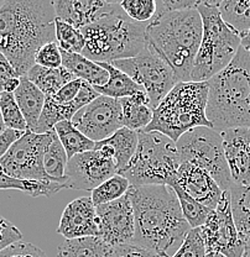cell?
Wrapping results in <instances>:
<instances>
[{
	"label": "cell",
	"instance_id": "1",
	"mask_svg": "<svg viewBox=\"0 0 250 257\" xmlns=\"http://www.w3.org/2000/svg\"><path fill=\"white\" fill-rule=\"evenodd\" d=\"M126 195L134 210L133 243L171 257L191 230L174 189L170 186H130Z\"/></svg>",
	"mask_w": 250,
	"mask_h": 257
},
{
	"label": "cell",
	"instance_id": "2",
	"mask_svg": "<svg viewBox=\"0 0 250 257\" xmlns=\"http://www.w3.org/2000/svg\"><path fill=\"white\" fill-rule=\"evenodd\" d=\"M55 20V8L50 0H8L2 4V53L20 77L35 66V55L40 48L56 42Z\"/></svg>",
	"mask_w": 250,
	"mask_h": 257
},
{
	"label": "cell",
	"instance_id": "3",
	"mask_svg": "<svg viewBox=\"0 0 250 257\" xmlns=\"http://www.w3.org/2000/svg\"><path fill=\"white\" fill-rule=\"evenodd\" d=\"M202 32L197 7L188 8L154 16L146 26V41L168 62L179 82H190Z\"/></svg>",
	"mask_w": 250,
	"mask_h": 257
},
{
	"label": "cell",
	"instance_id": "4",
	"mask_svg": "<svg viewBox=\"0 0 250 257\" xmlns=\"http://www.w3.org/2000/svg\"><path fill=\"white\" fill-rule=\"evenodd\" d=\"M206 116L218 133L250 127V53L239 47L223 71L207 82Z\"/></svg>",
	"mask_w": 250,
	"mask_h": 257
},
{
	"label": "cell",
	"instance_id": "5",
	"mask_svg": "<svg viewBox=\"0 0 250 257\" xmlns=\"http://www.w3.org/2000/svg\"><path fill=\"white\" fill-rule=\"evenodd\" d=\"M146 26L129 19L119 4L114 12L80 30L86 41L82 55L98 63L135 57L147 45Z\"/></svg>",
	"mask_w": 250,
	"mask_h": 257
},
{
	"label": "cell",
	"instance_id": "6",
	"mask_svg": "<svg viewBox=\"0 0 250 257\" xmlns=\"http://www.w3.org/2000/svg\"><path fill=\"white\" fill-rule=\"evenodd\" d=\"M207 98V82H179L154 109L151 122L142 131H156L176 143L195 127L212 128L206 116Z\"/></svg>",
	"mask_w": 250,
	"mask_h": 257
},
{
	"label": "cell",
	"instance_id": "7",
	"mask_svg": "<svg viewBox=\"0 0 250 257\" xmlns=\"http://www.w3.org/2000/svg\"><path fill=\"white\" fill-rule=\"evenodd\" d=\"M217 4L218 0H203L197 5L203 32L191 82H208L232 62L240 47V37L223 21Z\"/></svg>",
	"mask_w": 250,
	"mask_h": 257
},
{
	"label": "cell",
	"instance_id": "8",
	"mask_svg": "<svg viewBox=\"0 0 250 257\" xmlns=\"http://www.w3.org/2000/svg\"><path fill=\"white\" fill-rule=\"evenodd\" d=\"M139 143L130 162L118 172L131 187L170 186L181 161L176 143L156 131H138Z\"/></svg>",
	"mask_w": 250,
	"mask_h": 257
},
{
	"label": "cell",
	"instance_id": "9",
	"mask_svg": "<svg viewBox=\"0 0 250 257\" xmlns=\"http://www.w3.org/2000/svg\"><path fill=\"white\" fill-rule=\"evenodd\" d=\"M176 147L181 163H191L206 171L223 192L229 191L233 181L218 131L206 126L195 127L176 141Z\"/></svg>",
	"mask_w": 250,
	"mask_h": 257
},
{
	"label": "cell",
	"instance_id": "10",
	"mask_svg": "<svg viewBox=\"0 0 250 257\" xmlns=\"http://www.w3.org/2000/svg\"><path fill=\"white\" fill-rule=\"evenodd\" d=\"M110 64L140 85L149 96L152 110L179 83L171 67L149 45L135 57L114 61Z\"/></svg>",
	"mask_w": 250,
	"mask_h": 257
},
{
	"label": "cell",
	"instance_id": "11",
	"mask_svg": "<svg viewBox=\"0 0 250 257\" xmlns=\"http://www.w3.org/2000/svg\"><path fill=\"white\" fill-rule=\"evenodd\" d=\"M55 131L35 134L26 131L0 159V168L19 179L52 182L44 170V155Z\"/></svg>",
	"mask_w": 250,
	"mask_h": 257
},
{
	"label": "cell",
	"instance_id": "12",
	"mask_svg": "<svg viewBox=\"0 0 250 257\" xmlns=\"http://www.w3.org/2000/svg\"><path fill=\"white\" fill-rule=\"evenodd\" d=\"M114 175H117L114 152L108 145L97 143L92 151L68 160L63 188L92 192Z\"/></svg>",
	"mask_w": 250,
	"mask_h": 257
},
{
	"label": "cell",
	"instance_id": "13",
	"mask_svg": "<svg viewBox=\"0 0 250 257\" xmlns=\"http://www.w3.org/2000/svg\"><path fill=\"white\" fill-rule=\"evenodd\" d=\"M207 252H220L227 257H243L248 240L236 230L230 208L229 191L223 192L218 205L200 227Z\"/></svg>",
	"mask_w": 250,
	"mask_h": 257
},
{
	"label": "cell",
	"instance_id": "14",
	"mask_svg": "<svg viewBox=\"0 0 250 257\" xmlns=\"http://www.w3.org/2000/svg\"><path fill=\"white\" fill-rule=\"evenodd\" d=\"M71 121L90 140L101 143L124 127L120 99L99 95L79 109Z\"/></svg>",
	"mask_w": 250,
	"mask_h": 257
},
{
	"label": "cell",
	"instance_id": "15",
	"mask_svg": "<svg viewBox=\"0 0 250 257\" xmlns=\"http://www.w3.org/2000/svg\"><path fill=\"white\" fill-rule=\"evenodd\" d=\"M99 224V237L112 246L131 243L135 234L134 210L128 195L115 202L96 207Z\"/></svg>",
	"mask_w": 250,
	"mask_h": 257
},
{
	"label": "cell",
	"instance_id": "16",
	"mask_svg": "<svg viewBox=\"0 0 250 257\" xmlns=\"http://www.w3.org/2000/svg\"><path fill=\"white\" fill-rule=\"evenodd\" d=\"M57 232L66 240L99 237L96 205L91 197H79L64 208Z\"/></svg>",
	"mask_w": 250,
	"mask_h": 257
},
{
	"label": "cell",
	"instance_id": "17",
	"mask_svg": "<svg viewBox=\"0 0 250 257\" xmlns=\"http://www.w3.org/2000/svg\"><path fill=\"white\" fill-rule=\"evenodd\" d=\"M223 150L233 184H250V127H235L220 133Z\"/></svg>",
	"mask_w": 250,
	"mask_h": 257
},
{
	"label": "cell",
	"instance_id": "18",
	"mask_svg": "<svg viewBox=\"0 0 250 257\" xmlns=\"http://www.w3.org/2000/svg\"><path fill=\"white\" fill-rule=\"evenodd\" d=\"M119 4L113 0H57L53 2V8L56 18L82 30L114 12Z\"/></svg>",
	"mask_w": 250,
	"mask_h": 257
},
{
	"label": "cell",
	"instance_id": "19",
	"mask_svg": "<svg viewBox=\"0 0 250 257\" xmlns=\"http://www.w3.org/2000/svg\"><path fill=\"white\" fill-rule=\"evenodd\" d=\"M176 183L191 198L211 210L217 208L223 195V191L216 183V181L206 171L191 163L180 165L176 176Z\"/></svg>",
	"mask_w": 250,
	"mask_h": 257
},
{
	"label": "cell",
	"instance_id": "20",
	"mask_svg": "<svg viewBox=\"0 0 250 257\" xmlns=\"http://www.w3.org/2000/svg\"><path fill=\"white\" fill-rule=\"evenodd\" d=\"M16 104L24 115L28 130L34 133L37 126L42 109H44L46 95L30 82L26 76L20 77V85L14 93Z\"/></svg>",
	"mask_w": 250,
	"mask_h": 257
},
{
	"label": "cell",
	"instance_id": "21",
	"mask_svg": "<svg viewBox=\"0 0 250 257\" xmlns=\"http://www.w3.org/2000/svg\"><path fill=\"white\" fill-rule=\"evenodd\" d=\"M61 55H62V67L73 74L77 79L83 80L92 87H102L107 84L109 79L108 72L97 62H93L90 58L77 53L61 51Z\"/></svg>",
	"mask_w": 250,
	"mask_h": 257
},
{
	"label": "cell",
	"instance_id": "22",
	"mask_svg": "<svg viewBox=\"0 0 250 257\" xmlns=\"http://www.w3.org/2000/svg\"><path fill=\"white\" fill-rule=\"evenodd\" d=\"M124 127L134 131L145 130L152 120L154 110L150 106L149 96L145 92H139L129 98L120 99Z\"/></svg>",
	"mask_w": 250,
	"mask_h": 257
},
{
	"label": "cell",
	"instance_id": "23",
	"mask_svg": "<svg viewBox=\"0 0 250 257\" xmlns=\"http://www.w3.org/2000/svg\"><path fill=\"white\" fill-rule=\"evenodd\" d=\"M57 257H114V246L102 237L64 240L58 247Z\"/></svg>",
	"mask_w": 250,
	"mask_h": 257
},
{
	"label": "cell",
	"instance_id": "24",
	"mask_svg": "<svg viewBox=\"0 0 250 257\" xmlns=\"http://www.w3.org/2000/svg\"><path fill=\"white\" fill-rule=\"evenodd\" d=\"M26 77L46 96H53L63 85L76 79V77L63 67L45 68L37 64L31 67L30 71L26 73Z\"/></svg>",
	"mask_w": 250,
	"mask_h": 257
},
{
	"label": "cell",
	"instance_id": "25",
	"mask_svg": "<svg viewBox=\"0 0 250 257\" xmlns=\"http://www.w3.org/2000/svg\"><path fill=\"white\" fill-rule=\"evenodd\" d=\"M98 64L103 67L109 74V79L107 84L102 85V87H93L101 95H106L114 99H123L135 95L139 92H145L140 85L136 84L128 74L113 67L110 63Z\"/></svg>",
	"mask_w": 250,
	"mask_h": 257
},
{
	"label": "cell",
	"instance_id": "26",
	"mask_svg": "<svg viewBox=\"0 0 250 257\" xmlns=\"http://www.w3.org/2000/svg\"><path fill=\"white\" fill-rule=\"evenodd\" d=\"M139 143L138 131L130 130L128 127H122L113 134L112 136L106 140L101 141L99 144L108 145L114 152V162L117 166V173L130 162L134 154L136 151Z\"/></svg>",
	"mask_w": 250,
	"mask_h": 257
},
{
	"label": "cell",
	"instance_id": "27",
	"mask_svg": "<svg viewBox=\"0 0 250 257\" xmlns=\"http://www.w3.org/2000/svg\"><path fill=\"white\" fill-rule=\"evenodd\" d=\"M217 8L223 21L240 39L250 30V2L218 0Z\"/></svg>",
	"mask_w": 250,
	"mask_h": 257
},
{
	"label": "cell",
	"instance_id": "28",
	"mask_svg": "<svg viewBox=\"0 0 250 257\" xmlns=\"http://www.w3.org/2000/svg\"><path fill=\"white\" fill-rule=\"evenodd\" d=\"M53 131L57 135L60 143L62 144L68 160L76 155L92 151L96 147V143L90 140L86 135H83L78 128L72 124L71 120L58 122L53 127Z\"/></svg>",
	"mask_w": 250,
	"mask_h": 257
},
{
	"label": "cell",
	"instance_id": "29",
	"mask_svg": "<svg viewBox=\"0 0 250 257\" xmlns=\"http://www.w3.org/2000/svg\"><path fill=\"white\" fill-rule=\"evenodd\" d=\"M4 189H16L21 191L31 197H50L63 189V184L56 182H40L29 181V179H19L8 175L7 172L0 168V191Z\"/></svg>",
	"mask_w": 250,
	"mask_h": 257
},
{
	"label": "cell",
	"instance_id": "30",
	"mask_svg": "<svg viewBox=\"0 0 250 257\" xmlns=\"http://www.w3.org/2000/svg\"><path fill=\"white\" fill-rule=\"evenodd\" d=\"M230 208H232L233 219L239 235L246 240L250 223V184L249 186H238L232 184L229 188Z\"/></svg>",
	"mask_w": 250,
	"mask_h": 257
},
{
	"label": "cell",
	"instance_id": "31",
	"mask_svg": "<svg viewBox=\"0 0 250 257\" xmlns=\"http://www.w3.org/2000/svg\"><path fill=\"white\" fill-rule=\"evenodd\" d=\"M67 163L68 157L55 133L44 155V170L48 178L56 183L63 184Z\"/></svg>",
	"mask_w": 250,
	"mask_h": 257
},
{
	"label": "cell",
	"instance_id": "32",
	"mask_svg": "<svg viewBox=\"0 0 250 257\" xmlns=\"http://www.w3.org/2000/svg\"><path fill=\"white\" fill-rule=\"evenodd\" d=\"M170 187L176 193L177 198H179L180 207H181L182 214H184L185 220L190 225L191 229H198V227L203 226L204 223L207 221L208 216L211 215V209L206 208L204 205L198 203L193 198H191L187 193H185L184 189L176 183V181L172 182Z\"/></svg>",
	"mask_w": 250,
	"mask_h": 257
},
{
	"label": "cell",
	"instance_id": "33",
	"mask_svg": "<svg viewBox=\"0 0 250 257\" xmlns=\"http://www.w3.org/2000/svg\"><path fill=\"white\" fill-rule=\"evenodd\" d=\"M129 188H130V183L128 179L117 173L103 182L96 189H93L91 198H92L93 204L98 207V205L115 202L123 198L126 195Z\"/></svg>",
	"mask_w": 250,
	"mask_h": 257
},
{
	"label": "cell",
	"instance_id": "34",
	"mask_svg": "<svg viewBox=\"0 0 250 257\" xmlns=\"http://www.w3.org/2000/svg\"><path fill=\"white\" fill-rule=\"evenodd\" d=\"M55 32H56V44L58 45L61 51L68 53H77L82 55L85 50L86 41L82 31L79 29L73 28L69 24L64 23L56 18L55 20Z\"/></svg>",
	"mask_w": 250,
	"mask_h": 257
},
{
	"label": "cell",
	"instance_id": "35",
	"mask_svg": "<svg viewBox=\"0 0 250 257\" xmlns=\"http://www.w3.org/2000/svg\"><path fill=\"white\" fill-rule=\"evenodd\" d=\"M0 114L7 128H13L18 131H28L24 115L16 104L15 96L12 93H2L0 94Z\"/></svg>",
	"mask_w": 250,
	"mask_h": 257
},
{
	"label": "cell",
	"instance_id": "36",
	"mask_svg": "<svg viewBox=\"0 0 250 257\" xmlns=\"http://www.w3.org/2000/svg\"><path fill=\"white\" fill-rule=\"evenodd\" d=\"M120 8L129 19L139 24H149L156 13L154 0H123Z\"/></svg>",
	"mask_w": 250,
	"mask_h": 257
},
{
	"label": "cell",
	"instance_id": "37",
	"mask_svg": "<svg viewBox=\"0 0 250 257\" xmlns=\"http://www.w3.org/2000/svg\"><path fill=\"white\" fill-rule=\"evenodd\" d=\"M206 253V246L198 227V229L190 230L184 243L171 257H204Z\"/></svg>",
	"mask_w": 250,
	"mask_h": 257
},
{
	"label": "cell",
	"instance_id": "38",
	"mask_svg": "<svg viewBox=\"0 0 250 257\" xmlns=\"http://www.w3.org/2000/svg\"><path fill=\"white\" fill-rule=\"evenodd\" d=\"M35 64L45 68H60L62 67V55L56 42L44 45L35 55Z\"/></svg>",
	"mask_w": 250,
	"mask_h": 257
},
{
	"label": "cell",
	"instance_id": "39",
	"mask_svg": "<svg viewBox=\"0 0 250 257\" xmlns=\"http://www.w3.org/2000/svg\"><path fill=\"white\" fill-rule=\"evenodd\" d=\"M0 257H47V255L30 242L18 241L0 251Z\"/></svg>",
	"mask_w": 250,
	"mask_h": 257
},
{
	"label": "cell",
	"instance_id": "40",
	"mask_svg": "<svg viewBox=\"0 0 250 257\" xmlns=\"http://www.w3.org/2000/svg\"><path fill=\"white\" fill-rule=\"evenodd\" d=\"M21 239H23V234L20 230L0 215V251L18 241H21Z\"/></svg>",
	"mask_w": 250,
	"mask_h": 257
},
{
	"label": "cell",
	"instance_id": "41",
	"mask_svg": "<svg viewBox=\"0 0 250 257\" xmlns=\"http://www.w3.org/2000/svg\"><path fill=\"white\" fill-rule=\"evenodd\" d=\"M114 257H165L155 251L145 248L136 243H123L114 246Z\"/></svg>",
	"mask_w": 250,
	"mask_h": 257
},
{
	"label": "cell",
	"instance_id": "42",
	"mask_svg": "<svg viewBox=\"0 0 250 257\" xmlns=\"http://www.w3.org/2000/svg\"><path fill=\"white\" fill-rule=\"evenodd\" d=\"M156 13L154 16H161L168 13L177 12V10L188 9V8L197 7L200 2H191V0H157Z\"/></svg>",
	"mask_w": 250,
	"mask_h": 257
},
{
	"label": "cell",
	"instance_id": "43",
	"mask_svg": "<svg viewBox=\"0 0 250 257\" xmlns=\"http://www.w3.org/2000/svg\"><path fill=\"white\" fill-rule=\"evenodd\" d=\"M83 80L80 79H73L69 83H67L66 85H63L55 95L51 96L56 103L58 104H68L71 101L74 100L77 95H78L80 87H82Z\"/></svg>",
	"mask_w": 250,
	"mask_h": 257
},
{
	"label": "cell",
	"instance_id": "44",
	"mask_svg": "<svg viewBox=\"0 0 250 257\" xmlns=\"http://www.w3.org/2000/svg\"><path fill=\"white\" fill-rule=\"evenodd\" d=\"M13 78H20V76L9 60L0 52V94L4 93V85L7 84L8 80Z\"/></svg>",
	"mask_w": 250,
	"mask_h": 257
},
{
	"label": "cell",
	"instance_id": "45",
	"mask_svg": "<svg viewBox=\"0 0 250 257\" xmlns=\"http://www.w3.org/2000/svg\"><path fill=\"white\" fill-rule=\"evenodd\" d=\"M25 133H24V131L13 130V128H7V130L0 135V159L5 156V154L9 151L10 147H12Z\"/></svg>",
	"mask_w": 250,
	"mask_h": 257
},
{
	"label": "cell",
	"instance_id": "46",
	"mask_svg": "<svg viewBox=\"0 0 250 257\" xmlns=\"http://www.w3.org/2000/svg\"><path fill=\"white\" fill-rule=\"evenodd\" d=\"M19 85H20V78H13L8 80L7 84L4 85V93H12V94H14L15 90L19 88Z\"/></svg>",
	"mask_w": 250,
	"mask_h": 257
},
{
	"label": "cell",
	"instance_id": "47",
	"mask_svg": "<svg viewBox=\"0 0 250 257\" xmlns=\"http://www.w3.org/2000/svg\"><path fill=\"white\" fill-rule=\"evenodd\" d=\"M240 47L250 53V30L240 39Z\"/></svg>",
	"mask_w": 250,
	"mask_h": 257
},
{
	"label": "cell",
	"instance_id": "48",
	"mask_svg": "<svg viewBox=\"0 0 250 257\" xmlns=\"http://www.w3.org/2000/svg\"><path fill=\"white\" fill-rule=\"evenodd\" d=\"M243 257H250V239L246 241V243H245V248H244Z\"/></svg>",
	"mask_w": 250,
	"mask_h": 257
},
{
	"label": "cell",
	"instance_id": "49",
	"mask_svg": "<svg viewBox=\"0 0 250 257\" xmlns=\"http://www.w3.org/2000/svg\"><path fill=\"white\" fill-rule=\"evenodd\" d=\"M204 257H227L220 252H207Z\"/></svg>",
	"mask_w": 250,
	"mask_h": 257
},
{
	"label": "cell",
	"instance_id": "50",
	"mask_svg": "<svg viewBox=\"0 0 250 257\" xmlns=\"http://www.w3.org/2000/svg\"><path fill=\"white\" fill-rule=\"evenodd\" d=\"M7 130V126H5L4 121H3V117H2V114H0V135H2L4 131Z\"/></svg>",
	"mask_w": 250,
	"mask_h": 257
},
{
	"label": "cell",
	"instance_id": "51",
	"mask_svg": "<svg viewBox=\"0 0 250 257\" xmlns=\"http://www.w3.org/2000/svg\"><path fill=\"white\" fill-rule=\"evenodd\" d=\"M250 239V223H249V227H248V231H246V240Z\"/></svg>",
	"mask_w": 250,
	"mask_h": 257
},
{
	"label": "cell",
	"instance_id": "52",
	"mask_svg": "<svg viewBox=\"0 0 250 257\" xmlns=\"http://www.w3.org/2000/svg\"><path fill=\"white\" fill-rule=\"evenodd\" d=\"M3 51V39H2V36H0V52H2Z\"/></svg>",
	"mask_w": 250,
	"mask_h": 257
},
{
	"label": "cell",
	"instance_id": "53",
	"mask_svg": "<svg viewBox=\"0 0 250 257\" xmlns=\"http://www.w3.org/2000/svg\"><path fill=\"white\" fill-rule=\"evenodd\" d=\"M3 3H4V2H2V0H0V7H2V4H3Z\"/></svg>",
	"mask_w": 250,
	"mask_h": 257
}]
</instances>
